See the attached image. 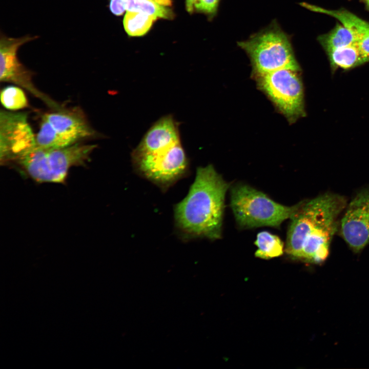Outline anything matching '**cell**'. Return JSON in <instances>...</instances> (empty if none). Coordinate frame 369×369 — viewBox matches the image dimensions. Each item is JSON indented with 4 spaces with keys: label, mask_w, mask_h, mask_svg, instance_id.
<instances>
[{
    "label": "cell",
    "mask_w": 369,
    "mask_h": 369,
    "mask_svg": "<svg viewBox=\"0 0 369 369\" xmlns=\"http://www.w3.org/2000/svg\"><path fill=\"white\" fill-rule=\"evenodd\" d=\"M347 204L345 197L325 193L300 201L290 218L285 251L292 258L319 263L327 257Z\"/></svg>",
    "instance_id": "cell-1"
},
{
    "label": "cell",
    "mask_w": 369,
    "mask_h": 369,
    "mask_svg": "<svg viewBox=\"0 0 369 369\" xmlns=\"http://www.w3.org/2000/svg\"><path fill=\"white\" fill-rule=\"evenodd\" d=\"M229 187L212 165L197 168L187 195L174 208L176 225L183 237L221 238L225 196Z\"/></svg>",
    "instance_id": "cell-2"
},
{
    "label": "cell",
    "mask_w": 369,
    "mask_h": 369,
    "mask_svg": "<svg viewBox=\"0 0 369 369\" xmlns=\"http://www.w3.org/2000/svg\"><path fill=\"white\" fill-rule=\"evenodd\" d=\"M96 148L95 145L79 142L57 149H45L36 146L11 163L37 182L64 183L70 169L85 165Z\"/></svg>",
    "instance_id": "cell-3"
},
{
    "label": "cell",
    "mask_w": 369,
    "mask_h": 369,
    "mask_svg": "<svg viewBox=\"0 0 369 369\" xmlns=\"http://www.w3.org/2000/svg\"><path fill=\"white\" fill-rule=\"evenodd\" d=\"M230 206L241 228L278 227L291 218L298 203L293 206L282 205L249 185L239 184L231 188Z\"/></svg>",
    "instance_id": "cell-4"
},
{
    "label": "cell",
    "mask_w": 369,
    "mask_h": 369,
    "mask_svg": "<svg viewBox=\"0 0 369 369\" xmlns=\"http://www.w3.org/2000/svg\"><path fill=\"white\" fill-rule=\"evenodd\" d=\"M238 44L249 54L257 76L282 69L300 70L289 38L276 26Z\"/></svg>",
    "instance_id": "cell-5"
},
{
    "label": "cell",
    "mask_w": 369,
    "mask_h": 369,
    "mask_svg": "<svg viewBox=\"0 0 369 369\" xmlns=\"http://www.w3.org/2000/svg\"><path fill=\"white\" fill-rule=\"evenodd\" d=\"M298 72L282 69L258 75L260 89L290 121L304 115L303 85Z\"/></svg>",
    "instance_id": "cell-6"
},
{
    "label": "cell",
    "mask_w": 369,
    "mask_h": 369,
    "mask_svg": "<svg viewBox=\"0 0 369 369\" xmlns=\"http://www.w3.org/2000/svg\"><path fill=\"white\" fill-rule=\"evenodd\" d=\"M132 155L140 173L164 189L182 177L188 168L186 155L180 142L157 152Z\"/></svg>",
    "instance_id": "cell-7"
},
{
    "label": "cell",
    "mask_w": 369,
    "mask_h": 369,
    "mask_svg": "<svg viewBox=\"0 0 369 369\" xmlns=\"http://www.w3.org/2000/svg\"><path fill=\"white\" fill-rule=\"evenodd\" d=\"M37 36H25L20 38L1 36L0 40V80L11 82L22 87L43 101L54 110L63 107L48 95L36 88L32 81V73L26 68L17 57L18 48Z\"/></svg>",
    "instance_id": "cell-8"
},
{
    "label": "cell",
    "mask_w": 369,
    "mask_h": 369,
    "mask_svg": "<svg viewBox=\"0 0 369 369\" xmlns=\"http://www.w3.org/2000/svg\"><path fill=\"white\" fill-rule=\"evenodd\" d=\"M35 136L25 112H0L1 164L14 159L36 146Z\"/></svg>",
    "instance_id": "cell-9"
},
{
    "label": "cell",
    "mask_w": 369,
    "mask_h": 369,
    "mask_svg": "<svg viewBox=\"0 0 369 369\" xmlns=\"http://www.w3.org/2000/svg\"><path fill=\"white\" fill-rule=\"evenodd\" d=\"M339 229L353 251L359 252L369 244V188L359 191L346 204Z\"/></svg>",
    "instance_id": "cell-10"
},
{
    "label": "cell",
    "mask_w": 369,
    "mask_h": 369,
    "mask_svg": "<svg viewBox=\"0 0 369 369\" xmlns=\"http://www.w3.org/2000/svg\"><path fill=\"white\" fill-rule=\"evenodd\" d=\"M54 129L71 145L95 135L83 111L78 108L64 109L45 114Z\"/></svg>",
    "instance_id": "cell-11"
},
{
    "label": "cell",
    "mask_w": 369,
    "mask_h": 369,
    "mask_svg": "<svg viewBox=\"0 0 369 369\" xmlns=\"http://www.w3.org/2000/svg\"><path fill=\"white\" fill-rule=\"evenodd\" d=\"M176 123L171 116L157 120L146 133L133 155L153 153L179 142Z\"/></svg>",
    "instance_id": "cell-12"
},
{
    "label": "cell",
    "mask_w": 369,
    "mask_h": 369,
    "mask_svg": "<svg viewBox=\"0 0 369 369\" xmlns=\"http://www.w3.org/2000/svg\"><path fill=\"white\" fill-rule=\"evenodd\" d=\"M305 8L330 15L338 20L354 35L365 63L369 61V23L344 8L329 10L303 3Z\"/></svg>",
    "instance_id": "cell-13"
},
{
    "label": "cell",
    "mask_w": 369,
    "mask_h": 369,
    "mask_svg": "<svg viewBox=\"0 0 369 369\" xmlns=\"http://www.w3.org/2000/svg\"><path fill=\"white\" fill-rule=\"evenodd\" d=\"M326 54L331 69L350 70L365 64L357 43L332 50Z\"/></svg>",
    "instance_id": "cell-14"
},
{
    "label": "cell",
    "mask_w": 369,
    "mask_h": 369,
    "mask_svg": "<svg viewBox=\"0 0 369 369\" xmlns=\"http://www.w3.org/2000/svg\"><path fill=\"white\" fill-rule=\"evenodd\" d=\"M318 40L326 53L357 43L351 31L341 23H337L330 32L320 35Z\"/></svg>",
    "instance_id": "cell-15"
},
{
    "label": "cell",
    "mask_w": 369,
    "mask_h": 369,
    "mask_svg": "<svg viewBox=\"0 0 369 369\" xmlns=\"http://www.w3.org/2000/svg\"><path fill=\"white\" fill-rule=\"evenodd\" d=\"M257 249L255 256L268 259L281 256L284 250V244L277 235L268 231H262L257 235L254 242Z\"/></svg>",
    "instance_id": "cell-16"
},
{
    "label": "cell",
    "mask_w": 369,
    "mask_h": 369,
    "mask_svg": "<svg viewBox=\"0 0 369 369\" xmlns=\"http://www.w3.org/2000/svg\"><path fill=\"white\" fill-rule=\"evenodd\" d=\"M125 1L127 11L143 13L157 18L172 19L174 17V13L171 8L153 0Z\"/></svg>",
    "instance_id": "cell-17"
},
{
    "label": "cell",
    "mask_w": 369,
    "mask_h": 369,
    "mask_svg": "<svg viewBox=\"0 0 369 369\" xmlns=\"http://www.w3.org/2000/svg\"><path fill=\"white\" fill-rule=\"evenodd\" d=\"M157 19L145 13L127 11L123 19V25L129 36H141L150 30Z\"/></svg>",
    "instance_id": "cell-18"
},
{
    "label": "cell",
    "mask_w": 369,
    "mask_h": 369,
    "mask_svg": "<svg viewBox=\"0 0 369 369\" xmlns=\"http://www.w3.org/2000/svg\"><path fill=\"white\" fill-rule=\"evenodd\" d=\"M35 140L37 146L45 149H57L71 145L43 117L39 130L35 136Z\"/></svg>",
    "instance_id": "cell-19"
},
{
    "label": "cell",
    "mask_w": 369,
    "mask_h": 369,
    "mask_svg": "<svg viewBox=\"0 0 369 369\" xmlns=\"http://www.w3.org/2000/svg\"><path fill=\"white\" fill-rule=\"evenodd\" d=\"M2 105L11 111L18 110L28 106L27 97L23 90L14 86H7L1 91Z\"/></svg>",
    "instance_id": "cell-20"
},
{
    "label": "cell",
    "mask_w": 369,
    "mask_h": 369,
    "mask_svg": "<svg viewBox=\"0 0 369 369\" xmlns=\"http://www.w3.org/2000/svg\"><path fill=\"white\" fill-rule=\"evenodd\" d=\"M219 1V0H197L194 6V11L213 16L217 12Z\"/></svg>",
    "instance_id": "cell-21"
},
{
    "label": "cell",
    "mask_w": 369,
    "mask_h": 369,
    "mask_svg": "<svg viewBox=\"0 0 369 369\" xmlns=\"http://www.w3.org/2000/svg\"><path fill=\"white\" fill-rule=\"evenodd\" d=\"M109 8L116 16L122 15L126 11L125 0H110Z\"/></svg>",
    "instance_id": "cell-22"
},
{
    "label": "cell",
    "mask_w": 369,
    "mask_h": 369,
    "mask_svg": "<svg viewBox=\"0 0 369 369\" xmlns=\"http://www.w3.org/2000/svg\"><path fill=\"white\" fill-rule=\"evenodd\" d=\"M197 0H186V9L190 14L194 11V6Z\"/></svg>",
    "instance_id": "cell-23"
},
{
    "label": "cell",
    "mask_w": 369,
    "mask_h": 369,
    "mask_svg": "<svg viewBox=\"0 0 369 369\" xmlns=\"http://www.w3.org/2000/svg\"><path fill=\"white\" fill-rule=\"evenodd\" d=\"M159 4L166 6H171L172 2L171 0H153Z\"/></svg>",
    "instance_id": "cell-24"
},
{
    "label": "cell",
    "mask_w": 369,
    "mask_h": 369,
    "mask_svg": "<svg viewBox=\"0 0 369 369\" xmlns=\"http://www.w3.org/2000/svg\"><path fill=\"white\" fill-rule=\"evenodd\" d=\"M366 9L369 10V0H363Z\"/></svg>",
    "instance_id": "cell-25"
}]
</instances>
